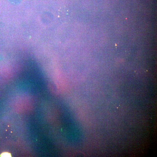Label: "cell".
<instances>
[{"label":"cell","mask_w":157,"mask_h":157,"mask_svg":"<svg viewBox=\"0 0 157 157\" xmlns=\"http://www.w3.org/2000/svg\"><path fill=\"white\" fill-rule=\"evenodd\" d=\"M1 157H11V155L10 154L7 152H4L1 154Z\"/></svg>","instance_id":"obj_1"}]
</instances>
